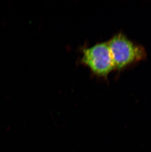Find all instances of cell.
Segmentation results:
<instances>
[{"mask_svg":"<svg viewBox=\"0 0 151 152\" xmlns=\"http://www.w3.org/2000/svg\"><path fill=\"white\" fill-rule=\"evenodd\" d=\"M81 63L96 76L107 77L114 70L107 42L97 43L82 51Z\"/></svg>","mask_w":151,"mask_h":152,"instance_id":"2","label":"cell"},{"mask_svg":"<svg viewBox=\"0 0 151 152\" xmlns=\"http://www.w3.org/2000/svg\"><path fill=\"white\" fill-rule=\"evenodd\" d=\"M114 70H121L145 59L144 48L119 33L107 41Z\"/></svg>","mask_w":151,"mask_h":152,"instance_id":"1","label":"cell"}]
</instances>
